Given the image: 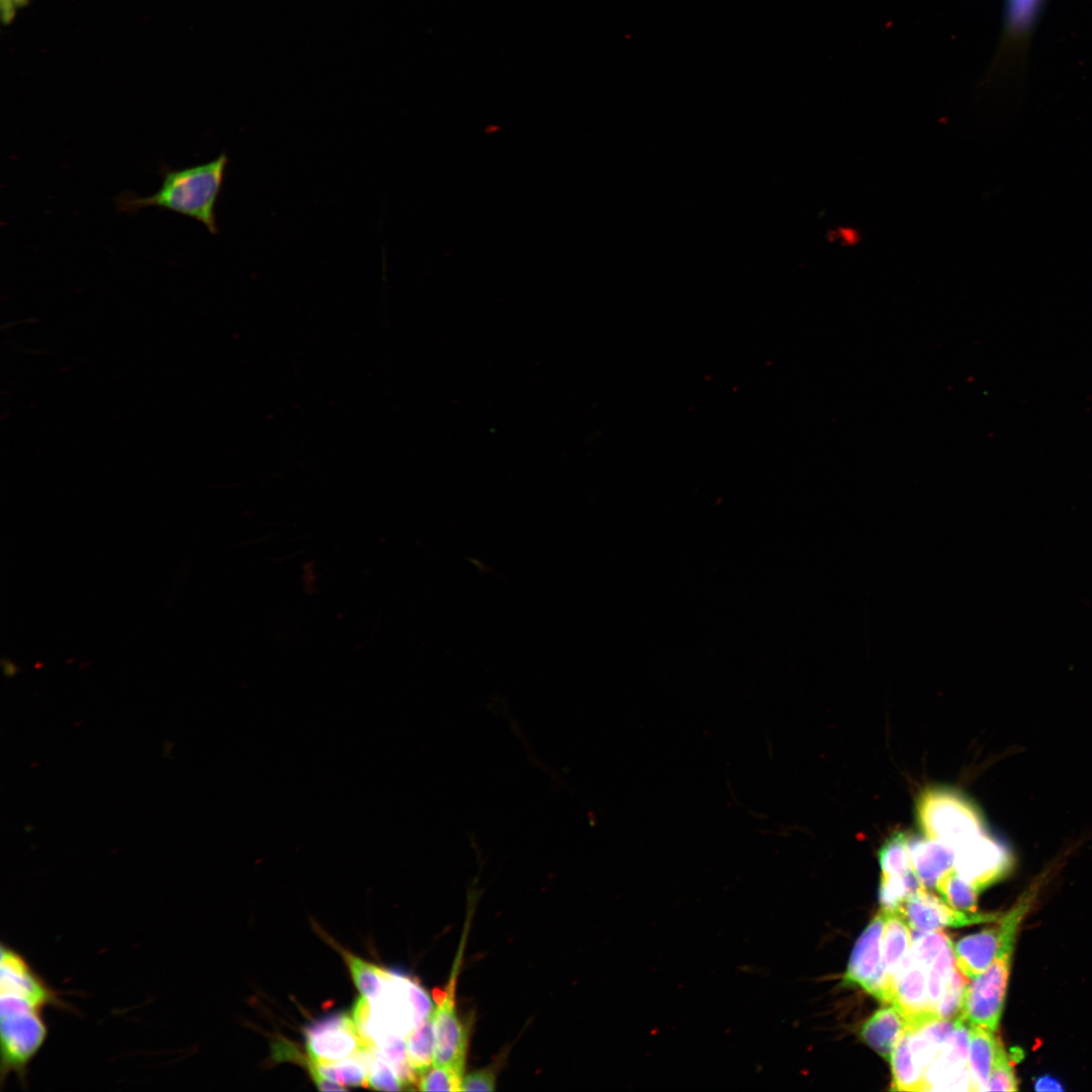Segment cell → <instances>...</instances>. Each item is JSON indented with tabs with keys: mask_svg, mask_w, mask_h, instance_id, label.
Returning a JSON list of instances; mask_svg holds the SVG:
<instances>
[{
	"mask_svg": "<svg viewBox=\"0 0 1092 1092\" xmlns=\"http://www.w3.org/2000/svg\"><path fill=\"white\" fill-rule=\"evenodd\" d=\"M911 936L912 942L910 951L912 956L927 970H929L931 964L941 951V949L950 941L947 934L940 930H911Z\"/></svg>",
	"mask_w": 1092,
	"mask_h": 1092,
	"instance_id": "4316f807",
	"label": "cell"
},
{
	"mask_svg": "<svg viewBox=\"0 0 1092 1092\" xmlns=\"http://www.w3.org/2000/svg\"><path fill=\"white\" fill-rule=\"evenodd\" d=\"M935 888L943 900L952 908L965 912H977L979 891L962 878L954 869L950 870L937 882Z\"/></svg>",
	"mask_w": 1092,
	"mask_h": 1092,
	"instance_id": "7402d4cb",
	"label": "cell"
},
{
	"mask_svg": "<svg viewBox=\"0 0 1092 1092\" xmlns=\"http://www.w3.org/2000/svg\"><path fill=\"white\" fill-rule=\"evenodd\" d=\"M1002 942L990 966L972 978L967 986L960 1017L971 1026L996 1031L1002 1015L1011 958L1019 925L1010 920L1000 922Z\"/></svg>",
	"mask_w": 1092,
	"mask_h": 1092,
	"instance_id": "277c9868",
	"label": "cell"
},
{
	"mask_svg": "<svg viewBox=\"0 0 1092 1092\" xmlns=\"http://www.w3.org/2000/svg\"><path fill=\"white\" fill-rule=\"evenodd\" d=\"M1018 1081L1002 1041L999 1043L986 1091H1017Z\"/></svg>",
	"mask_w": 1092,
	"mask_h": 1092,
	"instance_id": "f1b7e54d",
	"label": "cell"
},
{
	"mask_svg": "<svg viewBox=\"0 0 1092 1092\" xmlns=\"http://www.w3.org/2000/svg\"><path fill=\"white\" fill-rule=\"evenodd\" d=\"M494 1068L487 1067L473 1071L463 1077L461 1091H493L495 1089Z\"/></svg>",
	"mask_w": 1092,
	"mask_h": 1092,
	"instance_id": "f546056e",
	"label": "cell"
},
{
	"mask_svg": "<svg viewBox=\"0 0 1092 1092\" xmlns=\"http://www.w3.org/2000/svg\"><path fill=\"white\" fill-rule=\"evenodd\" d=\"M912 868L925 889L935 888L942 876L954 868V848L937 840L908 835Z\"/></svg>",
	"mask_w": 1092,
	"mask_h": 1092,
	"instance_id": "7c38bea8",
	"label": "cell"
},
{
	"mask_svg": "<svg viewBox=\"0 0 1092 1092\" xmlns=\"http://www.w3.org/2000/svg\"><path fill=\"white\" fill-rule=\"evenodd\" d=\"M407 1060L417 1073L434 1063L435 1032L433 1011L413 1027L404 1037Z\"/></svg>",
	"mask_w": 1092,
	"mask_h": 1092,
	"instance_id": "ac0fdd59",
	"label": "cell"
},
{
	"mask_svg": "<svg viewBox=\"0 0 1092 1092\" xmlns=\"http://www.w3.org/2000/svg\"><path fill=\"white\" fill-rule=\"evenodd\" d=\"M885 913L882 964L893 1002V981L903 960L910 951L912 936L910 927L899 910H885Z\"/></svg>",
	"mask_w": 1092,
	"mask_h": 1092,
	"instance_id": "9a60e30c",
	"label": "cell"
},
{
	"mask_svg": "<svg viewBox=\"0 0 1092 1092\" xmlns=\"http://www.w3.org/2000/svg\"><path fill=\"white\" fill-rule=\"evenodd\" d=\"M455 977L437 1009L433 1011L435 1051L434 1063L455 1067L464 1072L468 1050V1027L459 1018L454 1002Z\"/></svg>",
	"mask_w": 1092,
	"mask_h": 1092,
	"instance_id": "8fae6325",
	"label": "cell"
},
{
	"mask_svg": "<svg viewBox=\"0 0 1092 1092\" xmlns=\"http://www.w3.org/2000/svg\"><path fill=\"white\" fill-rule=\"evenodd\" d=\"M878 856L882 875L898 876L912 869L908 834L901 831L894 832L883 843Z\"/></svg>",
	"mask_w": 1092,
	"mask_h": 1092,
	"instance_id": "cb8c5ba5",
	"label": "cell"
},
{
	"mask_svg": "<svg viewBox=\"0 0 1092 1092\" xmlns=\"http://www.w3.org/2000/svg\"><path fill=\"white\" fill-rule=\"evenodd\" d=\"M28 1L29 0H0L3 22H11L15 16L16 8L24 6Z\"/></svg>",
	"mask_w": 1092,
	"mask_h": 1092,
	"instance_id": "4dcf8cb0",
	"label": "cell"
},
{
	"mask_svg": "<svg viewBox=\"0 0 1092 1092\" xmlns=\"http://www.w3.org/2000/svg\"><path fill=\"white\" fill-rule=\"evenodd\" d=\"M927 974L928 970L909 951L894 978L892 1005L904 1017L907 1028L938 1019L928 1004Z\"/></svg>",
	"mask_w": 1092,
	"mask_h": 1092,
	"instance_id": "30bf717a",
	"label": "cell"
},
{
	"mask_svg": "<svg viewBox=\"0 0 1092 1092\" xmlns=\"http://www.w3.org/2000/svg\"><path fill=\"white\" fill-rule=\"evenodd\" d=\"M366 1049L337 1062L323 1063L307 1059L308 1071L315 1072L340 1085L367 1088L369 1087V1060Z\"/></svg>",
	"mask_w": 1092,
	"mask_h": 1092,
	"instance_id": "e0dca14e",
	"label": "cell"
},
{
	"mask_svg": "<svg viewBox=\"0 0 1092 1092\" xmlns=\"http://www.w3.org/2000/svg\"><path fill=\"white\" fill-rule=\"evenodd\" d=\"M57 993L38 976L0 982L1 1078L15 1074L21 1080L48 1036L42 1011L60 1005Z\"/></svg>",
	"mask_w": 1092,
	"mask_h": 1092,
	"instance_id": "6da1fadb",
	"label": "cell"
},
{
	"mask_svg": "<svg viewBox=\"0 0 1092 1092\" xmlns=\"http://www.w3.org/2000/svg\"><path fill=\"white\" fill-rule=\"evenodd\" d=\"M1000 1037L994 1031L970 1025L968 1072L969 1091H986Z\"/></svg>",
	"mask_w": 1092,
	"mask_h": 1092,
	"instance_id": "2e32d148",
	"label": "cell"
},
{
	"mask_svg": "<svg viewBox=\"0 0 1092 1092\" xmlns=\"http://www.w3.org/2000/svg\"><path fill=\"white\" fill-rule=\"evenodd\" d=\"M954 851L953 869L979 892L1002 880L1012 867L1009 849L986 831Z\"/></svg>",
	"mask_w": 1092,
	"mask_h": 1092,
	"instance_id": "52a82bcc",
	"label": "cell"
},
{
	"mask_svg": "<svg viewBox=\"0 0 1092 1092\" xmlns=\"http://www.w3.org/2000/svg\"><path fill=\"white\" fill-rule=\"evenodd\" d=\"M229 163L222 153L214 160L182 169L164 165L160 169L162 184L149 196L124 192L115 198L120 212L135 213L146 207H158L200 221L209 233H218L215 203L219 196Z\"/></svg>",
	"mask_w": 1092,
	"mask_h": 1092,
	"instance_id": "7a4b0ae2",
	"label": "cell"
},
{
	"mask_svg": "<svg viewBox=\"0 0 1092 1092\" xmlns=\"http://www.w3.org/2000/svg\"><path fill=\"white\" fill-rule=\"evenodd\" d=\"M369 1060V1087L375 1090L398 1091L403 1085L381 1051L372 1045L366 1049Z\"/></svg>",
	"mask_w": 1092,
	"mask_h": 1092,
	"instance_id": "484cf974",
	"label": "cell"
},
{
	"mask_svg": "<svg viewBox=\"0 0 1092 1092\" xmlns=\"http://www.w3.org/2000/svg\"><path fill=\"white\" fill-rule=\"evenodd\" d=\"M308 1059L313 1062H337L362 1049L372 1046L346 1012H336L311 1021L303 1028Z\"/></svg>",
	"mask_w": 1092,
	"mask_h": 1092,
	"instance_id": "8992f818",
	"label": "cell"
},
{
	"mask_svg": "<svg viewBox=\"0 0 1092 1092\" xmlns=\"http://www.w3.org/2000/svg\"><path fill=\"white\" fill-rule=\"evenodd\" d=\"M925 889L913 868L903 875H882L879 898L885 910H898L900 905L911 895Z\"/></svg>",
	"mask_w": 1092,
	"mask_h": 1092,
	"instance_id": "ffe728a7",
	"label": "cell"
},
{
	"mask_svg": "<svg viewBox=\"0 0 1092 1092\" xmlns=\"http://www.w3.org/2000/svg\"><path fill=\"white\" fill-rule=\"evenodd\" d=\"M1036 1091H1064L1061 1082L1053 1076L1044 1075L1036 1079L1034 1083Z\"/></svg>",
	"mask_w": 1092,
	"mask_h": 1092,
	"instance_id": "1f68e13d",
	"label": "cell"
},
{
	"mask_svg": "<svg viewBox=\"0 0 1092 1092\" xmlns=\"http://www.w3.org/2000/svg\"><path fill=\"white\" fill-rule=\"evenodd\" d=\"M966 989V979L957 966L937 1005L936 1016L938 1019H954L960 1016Z\"/></svg>",
	"mask_w": 1092,
	"mask_h": 1092,
	"instance_id": "83f0119b",
	"label": "cell"
},
{
	"mask_svg": "<svg viewBox=\"0 0 1092 1092\" xmlns=\"http://www.w3.org/2000/svg\"><path fill=\"white\" fill-rule=\"evenodd\" d=\"M956 968L957 962L952 942L949 941L935 958L927 974L928 1004L930 1010L935 1016L937 1005L943 996L948 981Z\"/></svg>",
	"mask_w": 1092,
	"mask_h": 1092,
	"instance_id": "44dd1931",
	"label": "cell"
},
{
	"mask_svg": "<svg viewBox=\"0 0 1092 1092\" xmlns=\"http://www.w3.org/2000/svg\"><path fill=\"white\" fill-rule=\"evenodd\" d=\"M970 1025L960 1016L952 1035L924 1073L922 1091H969Z\"/></svg>",
	"mask_w": 1092,
	"mask_h": 1092,
	"instance_id": "9c48e42d",
	"label": "cell"
},
{
	"mask_svg": "<svg viewBox=\"0 0 1092 1092\" xmlns=\"http://www.w3.org/2000/svg\"><path fill=\"white\" fill-rule=\"evenodd\" d=\"M339 950L348 965L358 990L363 996L368 998L369 1001L375 1000L383 990L386 971L365 962L347 950L342 948Z\"/></svg>",
	"mask_w": 1092,
	"mask_h": 1092,
	"instance_id": "603a6c76",
	"label": "cell"
},
{
	"mask_svg": "<svg viewBox=\"0 0 1092 1092\" xmlns=\"http://www.w3.org/2000/svg\"><path fill=\"white\" fill-rule=\"evenodd\" d=\"M885 919V910L881 908L856 940L844 974V982L858 985L889 1005L892 998L882 964Z\"/></svg>",
	"mask_w": 1092,
	"mask_h": 1092,
	"instance_id": "5b68a950",
	"label": "cell"
},
{
	"mask_svg": "<svg viewBox=\"0 0 1092 1092\" xmlns=\"http://www.w3.org/2000/svg\"><path fill=\"white\" fill-rule=\"evenodd\" d=\"M463 1071L447 1065L433 1063L417 1076L422 1091H461Z\"/></svg>",
	"mask_w": 1092,
	"mask_h": 1092,
	"instance_id": "d4e9b609",
	"label": "cell"
},
{
	"mask_svg": "<svg viewBox=\"0 0 1092 1092\" xmlns=\"http://www.w3.org/2000/svg\"><path fill=\"white\" fill-rule=\"evenodd\" d=\"M890 1064L893 1076L892 1090L922 1091L923 1073L912 1059L905 1032L894 1049Z\"/></svg>",
	"mask_w": 1092,
	"mask_h": 1092,
	"instance_id": "d6986e66",
	"label": "cell"
},
{
	"mask_svg": "<svg viewBox=\"0 0 1092 1092\" xmlns=\"http://www.w3.org/2000/svg\"><path fill=\"white\" fill-rule=\"evenodd\" d=\"M916 820L927 838L954 849L986 831L977 805L948 787H927L919 794Z\"/></svg>",
	"mask_w": 1092,
	"mask_h": 1092,
	"instance_id": "3957f363",
	"label": "cell"
},
{
	"mask_svg": "<svg viewBox=\"0 0 1092 1092\" xmlns=\"http://www.w3.org/2000/svg\"><path fill=\"white\" fill-rule=\"evenodd\" d=\"M1002 942L1001 926L985 928L958 940L953 946L957 966L969 979L983 973L993 962Z\"/></svg>",
	"mask_w": 1092,
	"mask_h": 1092,
	"instance_id": "4fadbf2b",
	"label": "cell"
},
{
	"mask_svg": "<svg viewBox=\"0 0 1092 1092\" xmlns=\"http://www.w3.org/2000/svg\"><path fill=\"white\" fill-rule=\"evenodd\" d=\"M911 930L934 931L999 920L998 913L957 910L934 894L922 889L907 898L898 908Z\"/></svg>",
	"mask_w": 1092,
	"mask_h": 1092,
	"instance_id": "ba28073f",
	"label": "cell"
},
{
	"mask_svg": "<svg viewBox=\"0 0 1092 1092\" xmlns=\"http://www.w3.org/2000/svg\"><path fill=\"white\" fill-rule=\"evenodd\" d=\"M907 1028L906 1021L894 1006L877 1010L861 1026L860 1037L890 1063L895 1046Z\"/></svg>",
	"mask_w": 1092,
	"mask_h": 1092,
	"instance_id": "5bb4252c",
	"label": "cell"
}]
</instances>
